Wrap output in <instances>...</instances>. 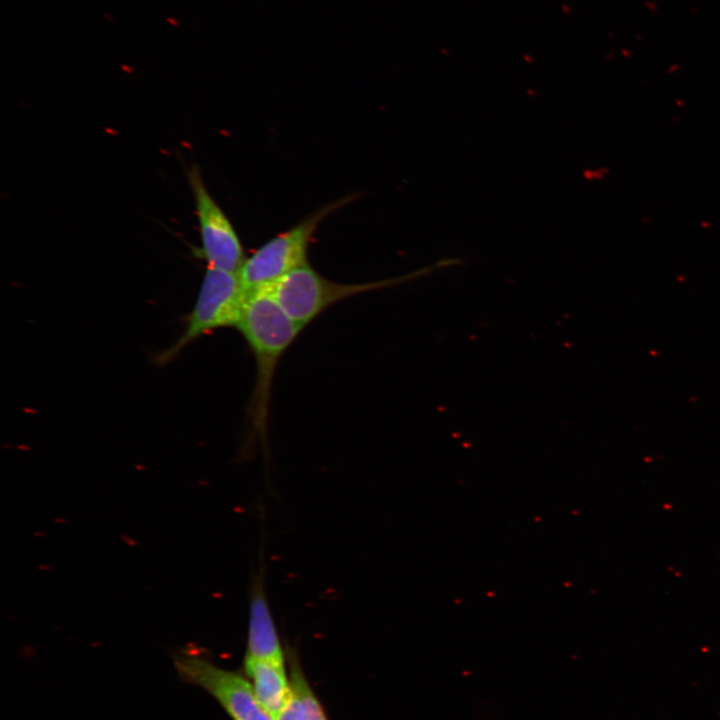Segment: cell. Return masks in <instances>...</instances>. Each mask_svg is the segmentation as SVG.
<instances>
[{
	"label": "cell",
	"mask_w": 720,
	"mask_h": 720,
	"mask_svg": "<svg viewBox=\"0 0 720 720\" xmlns=\"http://www.w3.org/2000/svg\"><path fill=\"white\" fill-rule=\"evenodd\" d=\"M236 328L255 362V381L246 409L247 443L265 445L275 373L303 328L285 313L267 288L248 293Z\"/></svg>",
	"instance_id": "1"
},
{
	"label": "cell",
	"mask_w": 720,
	"mask_h": 720,
	"mask_svg": "<svg viewBox=\"0 0 720 720\" xmlns=\"http://www.w3.org/2000/svg\"><path fill=\"white\" fill-rule=\"evenodd\" d=\"M436 266L390 279L341 283L324 277L307 263L264 288L268 289L285 313L304 329L328 308L343 300L413 280L431 272Z\"/></svg>",
	"instance_id": "2"
},
{
	"label": "cell",
	"mask_w": 720,
	"mask_h": 720,
	"mask_svg": "<svg viewBox=\"0 0 720 720\" xmlns=\"http://www.w3.org/2000/svg\"><path fill=\"white\" fill-rule=\"evenodd\" d=\"M247 295L238 273L207 266L195 305L184 317L183 332L170 347L154 353L152 363L167 365L200 337L217 329L236 328Z\"/></svg>",
	"instance_id": "3"
},
{
	"label": "cell",
	"mask_w": 720,
	"mask_h": 720,
	"mask_svg": "<svg viewBox=\"0 0 720 720\" xmlns=\"http://www.w3.org/2000/svg\"><path fill=\"white\" fill-rule=\"evenodd\" d=\"M358 196L347 195L321 206L289 230L279 233L256 249L245 259L238 272L247 293L267 287L307 264L308 248L320 224Z\"/></svg>",
	"instance_id": "4"
},
{
	"label": "cell",
	"mask_w": 720,
	"mask_h": 720,
	"mask_svg": "<svg viewBox=\"0 0 720 720\" xmlns=\"http://www.w3.org/2000/svg\"><path fill=\"white\" fill-rule=\"evenodd\" d=\"M174 664L184 682L205 690L232 720H273L257 701L251 683L241 674L192 652L178 654Z\"/></svg>",
	"instance_id": "5"
},
{
	"label": "cell",
	"mask_w": 720,
	"mask_h": 720,
	"mask_svg": "<svg viewBox=\"0 0 720 720\" xmlns=\"http://www.w3.org/2000/svg\"><path fill=\"white\" fill-rule=\"evenodd\" d=\"M187 178L199 223L201 247L197 256L208 267L238 273L246 257L235 228L207 190L196 165L189 168Z\"/></svg>",
	"instance_id": "6"
},
{
	"label": "cell",
	"mask_w": 720,
	"mask_h": 720,
	"mask_svg": "<svg viewBox=\"0 0 720 720\" xmlns=\"http://www.w3.org/2000/svg\"><path fill=\"white\" fill-rule=\"evenodd\" d=\"M245 656L285 665V655L264 593L256 582L250 596Z\"/></svg>",
	"instance_id": "7"
},
{
	"label": "cell",
	"mask_w": 720,
	"mask_h": 720,
	"mask_svg": "<svg viewBox=\"0 0 720 720\" xmlns=\"http://www.w3.org/2000/svg\"><path fill=\"white\" fill-rule=\"evenodd\" d=\"M244 671L260 706L275 720L292 694L285 665L245 656Z\"/></svg>",
	"instance_id": "8"
},
{
	"label": "cell",
	"mask_w": 720,
	"mask_h": 720,
	"mask_svg": "<svg viewBox=\"0 0 720 720\" xmlns=\"http://www.w3.org/2000/svg\"><path fill=\"white\" fill-rule=\"evenodd\" d=\"M289 678L291 698L275 720H328L293 652L289 654Z\"/></svg>",
	"instance_id": "9"
}]
</instances>
